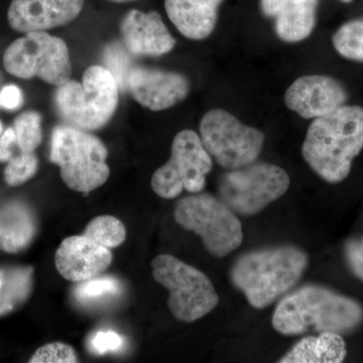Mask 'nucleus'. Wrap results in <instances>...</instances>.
<instances>
[{
  "instance_id": "423d86ee",
  "label": "nucleus",
  "mask_w": 363,
  "mask_h": 363,
  "mask_svg": "<svg viewBox=\"0 0 363 363\" xmlns=\"http://www.w3.org/2000/svg\"><path fill=\"white\" fill-rule=\"evenodd\" d=\"M174 217L179 225L197 234L207 252L218 259L242 243V225L235 212L213 195L200 192L182 198Z\"/></svg>"
},
{
  "instance_id": "ddd939ff",
  "label": "nucleus",
  "mask_w": 363,
  "mask_h": 363,
  "mask_svg": "<svg viewBox=\"0 0 363 363\" xmlns=\"http://www.w3.org/2000/svg\"><path fill=\"white\" fill-rule=\"evenodd\" d=\"M345 87L335 78L324 75L303 76L286 91L289 109L306 119L326 116L347 101Z\"/></svg>"
},
{
  "instance_id": "bb28decb",
  "label": "nucleus",
  "mask_w": 363,
  "mask_h": 363,
  "mask_svg": "<svg viewBox=\"0 0 363 363\" xmlns=\"http://www.w3.org/2000/svg\"><path fill=\"white\" fill-rule=\"evenodd\" d=\"M75 350L69 344L52 342L45 344L33 353L30 363H74L78 362Z\"/></svg>"
},
{
  "instance_id": "1a4fd4ad",
  "label": "nucleus",
  "mask_w": 363,
  "mask_h": 363,
  "mask_svg": "<svg viewBox=\"0 0 363 363\" xmlns=\"http://www.w3.org/2000/svg\"><path fill=\"white\" fill-rule=\"evenodd\" d=\"M4 67L21 79L39 78L60 86L70 80L72 64L67 44L47 32L26 33L7 47Z\"/></svg>"
},
{
  "instance_id": "5701e85b",
  "label": "nucleus",
  "mask_w": 363,
  "mask_h": 363,
  "mask_svg": "<svg viewBox=\"0 0 363 363\" xmlns=\"http://www.w3.org/2000/svg\"><path fill=\"white\" fill-rule=\"evenodd\" d=\"M332 43L340 56L363 62V18L341 26L334 33Z\"/></svg>"
},
{
  "instance_id": "a211bd4d",
  "label": "nucleus",
  "mask_w": 363,
  "mask_h": 363,
  "mask_svg": "<svg viewBox=\"0 0 363 363\" xmlns=\"http://www.w3.org/2000/svg\"><path fill=\"white\" fill-rule=\"evenodd\" d=\"M223 0H164L169 21L189 40L207 39L216 26Z\"/></svg>"
},
{
  "instance_id": "473e14b6",
  "label": "nucleus",
  "mask_w": 363,
  "mask_h": 363,
  "mask_svg": "<svg viewBox=\"0 0 363 363\" xmlns=\"http://www.w3.org/2000/svg\"><path fill=\"white\" fill-rule=\"evenodd\" d=\"M111 2H116V4H126V2H133L135 0H108Z\"/></svg>"
},
{
  "instance_id": "f704fd0d",
  "label": "nucleus",
  "mask_w": 363,
  "mask_h": 363,
  "mask_svg": "<svg viewBox=\"0 0 363 363\" xmlns=\"http://www.w3.org/2000/svg\"><path fill=\"white\" fill-rule=\"evenodd\" d=\"M2 133H4V125H2L1 121H0V136H1Z\"/></svg>"
},
{
  "instance_id": "cd10ccee",
  "label": "nucleus",
  "mask_w": 363,
  "mask_h": 363,
  "mask_svg": "<svg viewBox=\"0 0 363 363\" xmlns=\"http://www.w3.org/2000/svg\"><path fill=\"white\" fill-rule=\"evenodd\" d=\"M123 345V339L114 331H100L91 337L90 350L96 354L114 352L121 350Z\"/></svg>"
},
{
  "instance_id": "f8f14e48",
  "label": "nucleus",
  "mask_w": 363,
  "mask_h": 363,
  "mask_svg": "<svg viewBox=\"0 0 363 363\" xmlns=\"http://www.w3.org/2000/svg\"><path fill=\"white\" fill-rule=\"evenodd\" d=\"M124 86L135 101L152 111H162L180 104L190 92V81L178 72L133 66Z\"/></svg>"
},
{
  "instance_id": "393cba45",
  "label": "nucleus",
  "mask_w": 363,
  "mask_h": 363,
  "mask_svg": "<svg viewBox=\"0 0 363 363\" xmlns=\"http://www.w3.org/2000/svg\"><path fill=\"white\" fill-rule=\"evenodd\" d=\"M121 293V283L112 277H102L80 281L74 290L79 302L93 303L102 298L112 297Z\"/></svg>"
},
{
  "instance_id": "4468645a",
  "label": "nucleus",
  "mask_w": 363,
  "mask_h": 363,
  "mask_svg": "<svg viewBox=\"0 0 363 363\" xmlns=\"http://www.w3.org/2000/svg\"><path fill=\"white\" fill-rule=\"evenodd\" d=\"M83 6L84 0H13L7 20L16 32H45L72 23Z\"/></svg>"
},
{
  "instance_id": "f3484780",
  "label": "nucleus",
  "mask_w": 363,
  "mask_h": 363,
  "mask_svg": "<svg viewBox=\"0 0 363 363\" xmlns=\"http://www.w3.org/2000/svg\"><path fill=\"white\" fill-rule=\"evenodd\" d=\"M320 0H259L260 11L274 23L277 35L286 43L310 37L316 26Z\"/></svg>"
},
{
  "instance_id": "dca6fc26",
  "label": "nucleus",
  "mask_w": 363,
  "mask_h": 363,
  "mask_svg": "<svg viewBox=\"0 0 363 363\" xmlns=\"http://www.w3.org/2000/svg\"><path fill=\"white\" fill-rule=\"evenodd\" d=\"M121 33L126 51L135 57L162 56L176 45V40L157 11L133 9L121 21Z\"/></svg>"
},
{
  "instance_id": "39448f33",
  "label": "nucleus",
  "mask_w": 363,
  "mask_h": 363,
  "mask_svg": "<svg viewBox=\"0 0 363 363\" xmlns=\"http://www.w3.org/2000/svg\"><path fill=\"white\" fill-rule=\"evenodd\" d=\"M107 157L104 143L88 131L67 124L52 130L50 161L59 167L62 180L75 192L88 194L106 183L111 176Z\"/></svg>"
},
{
  "instance_id": "9b49d317",
  "label": "nucleus",
  "mask_w": 363,
  "mask_h": 363,
  "mask_svg": "<svg viewBox=\"0 0 363 363\" xmlns=\"http://www.w3.org/2000/svg\"><path fill=\"white\" fill-rule=\"evenodd\" d=\"M203 145L219 166L234 169L257 162L264 143V135L240 123L223 109H213L200 123Z\"/></svg>"
},
{
  "instance_id": "c85d7f7f",
  "label": "nucleus",
  "mask_w": 363,
  "mask_h": 363,
  "mask_svg": "<svg viewBox=\"0 0 363 363\" xmlns=\"http://www.w3.org/2000/svg\"><path fill=\"white\" fill-rule=\"evenodd\" d=\"M344 257L351 272L363 283V235L345 243Z\"/></svg>"
},
{
  "instance_id": "6e6552de",
  "label": "nucleus",
  "mask_w": 363,
  "mask_h": 363,
  "mask_svg": "<svg viewBox=\"0 0 363 363\" xmlns=\"http://www.w3.org/2000/svg\"><path fill=\"white\" fill-rule=\"evenodd\" d=\"M290 184L285 169L255 162L224 173L219 179L218 194L235 213L252 216L285 194Z\"/></svg>"
},
{
  "instance_id": "2eb2a0df",
  "label": "nucleus",
  "mask_w": 363,
  "mask_h": 363,
  "mask_svg": "<svg viewBox=\"0 0 363 363\" xmlns=\"http://www.w3.org/2000/svg\"><path fill=\"white\" fill-rule=\"evenodd\" d=\"M112 259L111 250L93 242L83 234L65 238L55 255L57 271L73 283L100 276L111 267Z\"/></svg>"
},
{
  "instance_id": "2f4dec72",
  "label": "nucleus",
  "mask_w": 363,
  "mask_h": 363,
  "mask_svg": "<svg viewBox=\"0 0 363 363\" xmlns=\"http://www.w3.org/2000/svg\"><path fill=\"white\" fill-rule=\"evenodd\" d=\"M107 64L108 66L112 67L111 69L112 75L116 77L117 82L121 80L124 85V80H125L126 73H128V69L126 67L125 56L123 52H119L116 48H111L107 52Z\"/></svg>"
},
{
  "instance_id": "6ab92c4d",
  "label": "nucleus",
  "mask_w": 363,
  "mask_h": 363,
  "mask_svg": "<svg viewBox=\"0 0 363 363\" xmlns=\"http://www.w3.org/2000/svg\"><path fill=\"white\" fill-rule=\"evenodd\" d=\"M38 233L32 208L13 200L0 205V250L18 253L30 247Z\"/></svg>"
},
{
  "instance_id": "0eeeda50",
  "label": "nucleus",
  "mask_w": 363,
  "mask_h": 363,
  "mask_svg": "<svg viewBox=\"0 0 363 363\" xmlns=\"http://www.w3.org/2000/svg\"><path fill=\"white\" fill-rule=\"evenodd\" d=\"M152 267L155 281L169 291V311L178 321L192 323L218 305L213 284L196 267L171 255H159Z\"/></svg>"
},
{
  "instance_id": "9d476101",
  "label": "nucleus",
  "mask_w": 363,
  "mask_h": 363,
  "mask_svg": "<svg viewBox=\"0 0 363 363\" xmlns=\"http://www.w3.org/2000/svg\"><path fill=\"white\" fill-rule=\"evenodd\" d=\"M212 166L211 156L200 135L193 130H182L172 143L169 161L152 175V190L162 199H174L184 190L192 194L202 192Z\"/></svg>"
},
{
  "instance_id": "412c9836",
  "label": "nucleus",
  "mask_w": 363,
  "mask_h": 363,
  "mask_svg": "<svg viewBox=\"0 0 363 363\" xmlns=\"http://www.w3.org/2000/svg\"><path fill=\"white\" fill-rule=\"evenodd\" d=\"M32 274L30 267L0 269V315L13 311L28 297Z\"/></svg>"
},
{
  "instance_id": "f03ea898",
  "label": "nucleus",
  "mask_w": 363,
  "mask_h": 363,
  "mask_svg": "<svg viewBox=\"0 0 363 363\" xmlns=\"http://www.w3.org/2000/svg\"><path fill=\"white\" fill-rule=\"evenodd\" d=\"M362 150L363 107L344 104L310 124L302 155L318 176L337 184L350 175Z\"/></svg>"
},
{
  "instance_id": "72a5a7b5",
  "label": "nucleus",
  "mask_w": 363,
  "mask_h": 363,
  "mask_svg": "<svg viewBox=\"0 0 363 363\" xmlns=\"http://www.w3.org/2000/svg\"><path fill=\"white\" fill-rule=\"evenodd\" d=\"M4 85L6 84H4V76H2L1 72H0V91L4 88Z\"/></svg>"
},
{
  "instance_id": "c756f323",
  "label": "nucleus",
  "mask_w": 363,
  "mask_h": 363,
  "mask_svg": "<svg viewBox=\"0 0 363 363\" xmlns=\"http://www.w3.org/2000/svg\"><path fill=\"white\" fill-rule=\"evenodd\" d=\"M23 104V91L18 86L4 85L0 91V108L16 111Z\"/></svg>"
},
{
  "instance_id": "a878e982",
  "label": "nucleus",
  "mask_w": 363,
  "mask_h": 363,
  "mask_svg": "<svg viewBox=\"0 0 363 363\" xmlns=\"http://www.w3.org/2000/svg\"><path fill=\"white\" fill-rule=\"evenodd\" d=\"M6 164L4 180L11 187H18L32 180L39 169V159L35 152H18Z\"/></svg>"
},
{
  "instance_id": "f257e3e1",
  "label": "nucleus",
  "mask_w": 363,
  "mask_h": 363,
  "mask_svg": "<svg viewBox=\"0 0 363 363\" xmlns=\"http://www.w3.org/2000/svg\"><path fill=\"white\" fill-rule=\"evenodd\" d=\"M363 322V307L357 301L316 285L303 286L285 296L274 310V330L286 336L309 332L347 334Z\"/></svg>"
},
{
  "instance_id": "aec40b11",
  "label": "nucleus",
  "mask_w": 363,
  "mask_h": 363,
  "mask_svg": "<svg viewBox=\"0 0 363 363\" xmlns=\"http://www.w3.org/2000/svg\"><path fill=\"white\" fill-rule=\"evenodd\" d=\"M347 354L341 334L321 332L318 336H307L293 346L279 363H341Z\"/></svg>"
},
{
  "instance_id": "c9c22d12",
  "label": "nucleus",
  "mask_w": 363,
  "mask_h": 363,
  "mask_svg": "<svg viewBox=\"0 0 363 363\" xmlns=\"http://www.w3.org/2000/svg\"><path fill=\"white\" fill-rule=\"evenodd\" d=\"M341 1L345 2V4H350V2H352L353 0H341Z\"/></svg>"
},
{
  "instance_id": "b1692460",
  "label": "nucleus",
  "mask_w": 363,
  "mask_h": 363,
  "mask_svg": "<svg viewBox=\"0 0 363 363\" xmlns=\"http://www.w3.org/2000/svg\"><path fill=\"white\" fill-rule=\"evenodd\" d=\"M13 128L21 152H35L42 143V116L39 112H23L14 119Z\"/></svg>"
},
{
  "instance_id": "7ed1b4c3",
  "label": "nucleus",
  "mask_w": 363,
  "mask_h": 363,
  "mask_svg": "<svg viewBox=\"0 0 363 363\" xmlns=\"http://www.w3.org/2000/svg\"><path fill=\"white\" fill-rule=\"evenodd\" d=\"M307 267V253L300 248H264L238 257L231 267L230 279L250 306L264 309L297 285Z\"/></svg>"
},
{
  "instance_id": "4be33fe9",
  "label": "nucleus",
  "mask_w": 363,
  "mask_h": 363,
  "mask_svg": "<svg viewBox=\"0 0 363 363\" xmlns=\"http://www.w3.org/2000/svg\"><path fill=\"white\" fill-rule=\"evenodd\" d=\"M83 235L101 247H121L126 238V229L123 222L111 215L95 217L86 227Z\"/></svg>"
},
{
  "instance_id": "7c9ffc66",
  "label": "nucleus",
  "mask_w": 363,
  "mask_h": 363,
  "mask_svg": "<svg viewBox=\"0 0 363 363\" xmlns=\"http://www.w3.org/2000/svg\"><path fill=\"white\" fill-rule=\"evenodd\" d=\"M21 152L16 143L13 126H9L0 136V162H7Z\"/></svg>"
},
{
  "instance_id": "20e7f679",
  "label": "nucleus",
  "mask_w": 363,
  "mask_h": 363,
  "mask_svg": "<svg viewBox=\"0 0 363 363\" xmlns=\"http://www.w3.org/2000/svg\"><path fill=\"white\" fill-rule=\"evenodd\" d=\"M118 82L108 69L91 66L82 81H67L57 86L54 105L64 124L92 131L111 121L118 105Z\"/></svg>"
}]
</instances>
